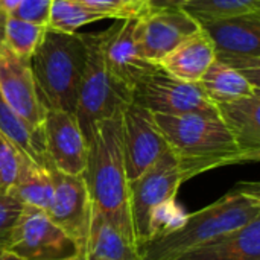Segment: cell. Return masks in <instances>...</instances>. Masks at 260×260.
Instances as JSON below:
<instances>
[{"label": "cell", "mask_w": 260, "mask_h": 260, "mask_svg": "<svg viewBox=\"0 0 260 260\" xmlns=\"http://www.w3.org/2000/svg\"><path fill=\"white\" fill-rule=\"evenodd\" d=\"M85 62L87 46L82 34L46 29L30 58L34 79L46 110L75 114Z\"/></svg>", "instance_id": "4"}, {"label": "cell", "mask_w": 260, "mask_h": 260, "mask_svg": "<svg viewBox=\"0 0 260 260\" xmlns=\"http://www.w3.org/2000/svg\"><path fill=\"white\" fill-rule=\"evenodd\" d=\"M200 27L181 8H151L134 23L136 47L146 61L158 64Z\"/></svg>", "instance_id": "11"}, {"label": "cell", "mask_w": 260, "mask_h": 260, "mask_svg": "<svg viewBox=\"0 0 260 260\" xmlns=\"http://www.w3.org/2000/svg\"><path fill=\"white\" fill-rule=\"evenodd\" d=\"M0 260H23V259H21V257H18V256H15V254H12V253L3 251V253L0 254Z\"/></svg>", "instance_id": "33"}, {"label": "cell", "mask_w": 260, "mask_h": 260, "mask_svg": "<svg viewBox=\"0 0 260 260\" xmlns=\"http://www.w3.org/2000/svg\"><path fill=\"white\" fill-rule=\"evenodd\" d=\"M49 172L53 183V195L46 213L76 244L79 254L85 257L93 206L84 174L69 175L53 168H49Z\"/></svg>", "instance_id": "10"}, {"label": "cell", "mask_w": 260, "mask_h": 260, "mask_svg": "<svg viewBox=\"0 0 260 260\" xmlns=\"http://www.w3.org/2000/svg\"><path fill=\"white\" fill-rule=\"evenodd\" d=\"M23 0H0V12L2 14H11Z\"/></svg>", "instance_id": "32"}, {"label": "cell", "mask_w": 260, "mask_h": 260, "mask_svg": "<svg viewBox=\"0 0 260 260\" xmlns=\"http://www.w3.org/2000/svg\"><path fill=\"white\" fill-rule=\"evenodd\" d=\"M101 20H107V17L81 0H53L47 29L75 34L79 27Z\"/></svg>", "instance_id": "24"}, {"label": "cell", "mask_w": 260, "mask_h": 260, "mask_svg": "<svg viewBox=\"0 0 260 260\" xmlns=\"http://www.w3.org/2000/svg\"><path fill=\"white\" fill-rule=\"evenodd\" d=\"M5 251L23 260H61L79 254L76 244L53 224L44 210L26 206Z\"/></svg>", "instance_id": "9"}, {"label": "cell", "mask_w": 260, "mask_h": 260, "mask_svg": "<svg viewBox=\"0 0 260 260\" xmlns=\"http://www.w3.org/2000/svg\"><path fill=\"white\" fill-rule=\"evenodd\" d=\"M82 37L87 46V62L79 85L75 116L87 140L96 122L122 113L133 102V93L116 82L108 73L101 55L98 34H82Z\"/></svg>", "instance_id": "5"}, {"label": "cell", "mask_w": 260, "mask_h": 260, "mask_svg": "<svg viewBox=\"0 0 260 260\" xmlns=\"http://www.w3.org/2000/svg\"><path fill=\"white\" fill-rule=\"evenodd\" d=\"M216 111L239 148L251 161L260 160V91L230 102L216 104Z\"/></svg>", "instance_id": "16"}, {"label": "cell", "mask_w": 260, "mask_h": 260, "mask_svg": "<svg viewBox=\"0 0 260 260\" xmlns=\"http://www.w3.org/2000/svg\"><path fill=\"white\" fill-rule=\"evenodd\" d=\"M183 183L177 158L171 149L139 178L128 183L129 212L139 250L149 239L148 230L152 210L158 204L175 198Z\"/></svg>", "instance_id": "8"}, {"label": "cell", "mask_w": 260, "mask_h": 260, "mask_svg": "<svg viewBox=\"0 0 260 260\" xmlns=\"http://www.w3.org/2000/svg\"><path fill=\"white\" fill-rule=\"evenodd\" d=\"M52 2L53 0H23L8 15H14V17H18L21 20H26V21L47 27Z\"/></svg>", "instance_id": "30"}, {"label": "cell", "mask_w": 260, "mask_h": 260, "mask_svg": "<svg viewBox=\"0 0 260 260\" xmlns=\"http://www.w3.org/2000/svg\"><path fill=\"white\" fill-rule=\"evenodd\" d=\"M215 46V59L260 87V11L201 24Z\"/></svg>", "instance_id": "6"}, {"label": "cell", "mask_w": 260, "mask_h": 260, "mask_svg": "<svg viewBox=\"0 0 260 260\" xmlns=\"http://www.w3.org/2000/svg\"><path fill=\"white\" fill-rule=\"evenodd\" d=\"M136 20H117L102 32H98L99 49L104 64L111 78L133 93L139 79L158 67L146 61L134 41Z\"/></svg>", "instance_id": "15"}, {"label": "cell", "mask_w": 260, "mask_h": 260, "mask_svg": "<svg viewBox=\"0 0 260 260\" xmlns=\"http://www.w3.org/2000/svg\"><path fill=\"white\" fill-rule=\"evenodd\" d=\"M0 131L14 142L24 155L43 168H50L46 152L43 133H34L5 102L0 94Z\"/></svg>", "instance_id": "22"}, {"label": "cell", "mask_w": 260, "mask_h": 260, "mask_svg": "<svg viewBox=\"0 0 260 260\" xmlns=\"http://www.w3.org/2000/svg\"><path fill=\"white\" fill-rule=\"evenodd\" d=\"M123 154L128 181L139 178L165 152L169 145L160 131L154 114L137 104H129L122 114Z\"/></svg>", "instance_id": "13"}, {"label": "cell", "mask_w": 260, "mask_h": 260, "mask_svg": "<svg viewBox=\"0 0 260 260\" xmlns=\"http://www.w3.org/2000/svg\"><path fill=\"white\" fill-rule=\"evenodd\" d=\"M197 84L215 105L253 96L260 91V87L254 85L244 73L216 59Z\"/></svg>", "instance_id": "20"}, {"label": "cell", "mask_w": 260, "mask_h": 260, "mask_svg": "<svg viewBox=\"0 0 260 260\" xmlns=\"http://www.w3.org/2000/svg\"><path fill=\"white\" fill-rule=\"evenodd\" d=\"M189 0H149L151 8H181Z\"/></svg>", "instance_id": "31"}, {"label": "cell", "mask_w": 260, "mask_h": 260, "mask_svg": "<svg viewBox=\"0 0 260 260\" xmlns=\"http://www.w3.org/2000/svg\"><path fill=\"white\" fill-rule=\"evenodd\" d=\"M87 6L113 20H137L149 9L148 0H81Z\"/></svg>", "instance_id": "28"}, {"label": "cell", "mask_w": 260, "mask_h": 260, "mask_svg": "<svg viewBox=\"0 0 260 260\" xmlns=\"http://www.w3.org/2000/svg\"><path fill=\"white\" fill-rule=\"evenodd\" d=\"M85 260H142L139 248L102 215H91Z\"/></svg>", "instance_id": "19"}, {"label": "cell", "mask_w": 260, "mask_h": 260, "mask_svg": "<svg viewBox=\"0 0 260 260\" xmlns=\"http://www.w3.org/2000/svg\"><path fill=\"white\" fill-rule=\"evenodd\" d=\"M181 9L200 26L260 11V0H189Z\"/></svg>", "instance_id": "23"}, {"label": "cell", "mask_w": 260, "mask_h": 260, "mask_svg": "<svg viewBox=\"0 0 260 260\" xmlns=\"http://www.w3.org/2000/svg\"><path fill=\"white\" fill-rule=\"evenodd\" d=\"M23 207L24 206L12 198L8 192H0V250L3 251L11 239Z\"/></svg>", "instance_id": "29"}, {"label": "cell", "mask_w": 260, "mask_h": 260, "mask_svg": "<svg viewBox=\"0 0 260 260\" xmlns=\"http://www.w3.org/2000/svg\"><path fill=\"white\" fill-rule=\"evenodd\" d=\"M2 253H3V250H0V254H2Z\"/></svg>", "instance_id": "35"}, {"label": "cell", "mask_w": 260, "mask_h": 260, "mask_svg": "<svg viewBox=\"0 0 260 260\" xmlns=\"http://www.w3.org/2000/svg\"><path fill=\"white\" fill-rule=\"evenodd\" d=\"M61 260H85V257H82L81 254H76V256H72V257H66V259Z\"/></svg>", "instance_id": "34"}, {"label": "cell", "mask_w": 260, "mask_h": 260, "mask_svg": "<svg viewBox=\"0 0 260 260\" xmlns=\"http://www.w3.org/2000/svg\"><path fill=\"white\" fill-rule=\"evenodd\" d=\"M8 193L26 207L47 212L53 195V183L49 169L27 158Z\"/></svg>", "instance_id": "21"}, {"label": "cell", "mask_w": 260, "mask_h": 260, "mask_svg": "<svg viewBox=\"0 0 260 260\" xmlns=\"http://www.w3.org/2000/svg\"><path fill=\"white\" fill-rule=\"evenodd\" d=\"M0 94L34 133H43L47 110L41 102L30 59L15 55L8 47L0 50Z\"/></svg>", "instance_id": "12"}, {"label": "cell", "mask_w": 260, "mask_h": 260, "mask_svg": "<svg viewBox=\"0 0 260 260\" xmlns=\"http://www.w3.org/2000/svg\"><path fill=\"white\" fill-rule=\"evenodd\" d=\"M29 157L0 131V192H8L17 181Z\"/></svg>", "instance_id": "27"}, {"label": "cell", "mask_w": 260, "mask_h": 260, "mask_svg": "<svg viewBox=\"0 0 260 260\" xmlns=\"http://www.w3.org/2000/svg\"><path fill=\"white\" fill-rule=\"evenodd\" d=\"M133 104L152 114L181 116L190 113H218L215 104L195 82L181 81L160 66L139 79L133 88Z\"/></svg>", "instance_id": "7"}, {"label": "cell", "mask_w": 260, "mask_h": 260, "mask_svg": "<svg viewBox=\"0 0 260 260\" xmlns=\"http://www.w3.org/2000/svg\"><path fill=\"white\" fill-rule=\"evenodd\" d=\"M260 218V184L241 181L224 197L189 213L183 227L140 247L142 260H171L192 248L232 235Z\"/></svg>", "instance_id": "2"}, {"label": "cell", "mask_w": 260, "mask_h": 260, "mask_svg": "<svg viewBox=\"0 0 260 260\" xmlns=\"http://www.w3.org/2000/svg\"><path fill=\"white\" fill-rule=\"evenodd\" d=\"M213 61L215 46L204 29L200 27V30L169 52L158 66L181 81L197 84Z\"/></svg>", "instance_id": "17"}, {"label": "cell", "mask_w": 260, "mask_h": 260, "mask_svg": "<svg viewBox=\"0 0 260 260\" xmlns=\"http://www.w3.org/2000/svg\"><path fill=\"white\" fill-rule=\"evenodd\" d=\"M171 260H260V218L232 235Z\"/></svg>", "instance_id": "18"}, {"label": "cell", "mask_w": 260, "mask_h": 260, "mask_svg": "<svg viewBox=\"0 0 260 260\" xmlns=\"http://www.w3.org/2000/svg\"><path fill=\"white\" fill-rule=\"evenodd\" d=\"M122 114L123 111L93 125L87 137L88 158L84 178L93 212L102 215L137 247L129 212Z\"/></svg>", "instance_id": "1"}, {"label": "cell", "mask_w": 260, "mask_h": 260, "mask_svg": "<svg viewBox=\"0 0 260 260\" xmlns=\"http://www.w3.org/2000/svg\"><path fill=\"white\" fill-rule=\"evenodd\" d=\"M43 139L50 168L69 175L85 172L88 145L73 113L47 110L43 122Z\"/></svg>", "instance_id": "14"}, {"label": "cell", "mask_w": 260, "mask_h": 260, "mask_svg": "<svg viewBox=\"0 0 260 260\" xmlns=\"http://www.w3.org/2000/svg\"><path fill=\"white\" fill-rule=\"evenodd\" d=\"M46 29V26L35 24L14 15H6L3 26V44L15 55L30 59L43 40Z\"/></svg>", "instance_id": "25"}, {"label": "cell", "mask_w": 260, "mask_h": 260, "mask_svg": "<svg viewBox=\"0 0 260 260\" xmlns=\"http://www.w3.org/2000/svg\"><path fill=\"white\" fill-rule=\"evenodd\" d=\"M148 2H149V0H148Z\"/></svg>", "instance_id": "36"}, {"label": "cell", "mask_w": 260, "mask_h": 260, "mask_svg": "<svg viewBox=\"0 0 260 260\" xmlns=\"http://www.w3.org/2000/svg\"><path fill=\"white\" fill-rule=\"evenodd\" d=\"M187 215L189 213L175 201V198H171V200L158 204L152 210L151 218H149L148 242L180 230L183 227Z\"/></svg>", "instance_id": "26"}, {"label": "cell", "mask_w": 260, "mask_h": 260, "mask_svg": "<svg viewBox=\"0 0 260 260\" xmlns=\"http://www.w3.org/2000/svg\"><path fill=\"white\" fill-rule=\"evenodd\" d=\"M154 119L177 158L184 181L218 168L251 161L218 113L154 114Z\"/></svg>", "instance_id": "3"}]
</instances>
